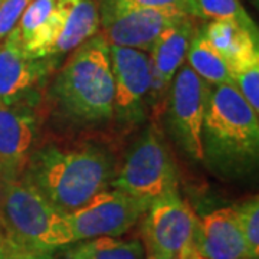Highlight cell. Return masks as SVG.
<instances>
[{
  "label": "cell",
  "instance_id": "1",
  "mask_svg": "<svg viewBox=\"0 0 259 259\" xmlns=\"http://www.w3.org/2000/svg\"><path fill=\"white\" fill-rule=\"evenodd\" d=\"M115 164L101 144L49 143L33 150L22 177L66 214L111 187Z\"/></svg>",
  "mask_w": 259,
  "mask_h": 259
},
{
  "label": "cell",
  "instance_id": "2",
  "mask_svg": "<svg viewBox=\"0 0 259 259\" xmlns=\"http://www.w3.org/2000/svg\"><path fill=\"white\" fill-rule=\"evenodd\" d=\"M202 151V161L218 176L243 177L258 166V112L231 83L210 85Z\"/></svg>",
  "mask_w": 259,
  "mask_h": 259
},
{
  "label": "cell",
  "instance_id": "3",
  "mask_svg": "<svg viewBox=\"0 0 259 259\" xmlns=\"http://www.w3.org/2000/svg\"><path fill=\"white\" fill-rule=\"evenodd\" d=\"M55 110L78 125H98L112 120L114 79L110 45L102 33L74 49L51 85Z\"/></svg>",
  "mask_w": 259,
  "mask_h": 259
},
{
  "label": "cell",
  "instance_id": "4",
  "mask_svg": "<svg viewBox=\"0 0 259 259\" xmlns=\"http://www.w3.org/2000/svg\"><path fill=\"white\" fill-rule=\"evenodd\" d=\"M0 228L19 253H52L74 243L66 214L23 177L0 183Z\"/></svg>",
  "mask_w": 259,
  "mask_h": 259
},
{
  "label": "cell",
  "instance_id": "5",
  "mask_svg": "<svg viewBox=\"0 0 259 259\" xmlns=\"http://www.w3.org/2000/svg\"><path fill=\"white\" fill-rule=\"evenodd\" d=\"M112 189L150 204L179 192V170L163 133L151 122L131 143L112 179Z\"/></svg>",
  "mask_w": 259,
  "mask_h": 259
},
{
  "label": "cell",
  "instance_id": "6",
  "mask_svg": "<svg viewBox=\"0 0 259 259\" xmlns=\"http://www.w3.org/2000/svg\"><path fill=\"white\" fill-rule=\"evenodd\" d=\"M210 85L183 64L170 83L164 102L166 127L179 147L194 161L203 160V128Z\"/></svg>",
  "mask_w": 259,
  "mask_h": 259
},
{
  "label": "cell",
  "instance_id": "7",
  "mask_svg": "<svg viewBox=\"0 0 259 259\" xmlns=\"http://www.w3.org/2000/svg\"><path fill=\"white\" fill-rule=\"evenodd\" d=\"M110 62L114 79L112 120L124 128L137 127L147 118L150 108V56L144 51L110 45Z\"/></svg>",
  "mask_w": 259,
  "mask_h": 259
},
{
  "label": "cell",
  "instance_id": "8",
  "mask_svg": "<svg viewBox=\"0 0 259 259\" xmlns=\"http://www.w3.org/2000/svg\"><path fill=\"white\" fill-rule=\"evenodd\" d=\"M197 216L179 192L166 194L148 204L141 218V236L147 253L176 259L192 243Z\"/></svg>",
  "mask_w": 259,
  "mask_h": 259
},
{
  "label": "cell",
  "instance_id": "9",
  "mask_svg": "<svg viewBox=\"0 0 259 259\" xmlns=\"http://www.w3.org/2000/svg\"><path fill=\"white\" fill-rule=\"evenodd\" d=\"M147 207V203L110 187L95 194L79 209L66 213V221L74 235V242L121 236L141 221Z\"/></svg>",
  "mask_w": 259,
  "mask_h": 259
},
{
  "label": "cell",
  "instance_id": "10",
  "mask_svg": "<svg viewBox=\"0 0 259 259\" xmlns=\"http://www.w3.org/2000/svg\"><path fill=\"white\" fill-rule=\"evenodd\" d=\"M58 66L52 58H30L13 29L0 40V105H32Z\"/></svg>",
  "mask_w": 259,
  "mask_h": 259
},
{
  "label": "cell",
  "instance_id": "11",
  "mask_svg": "<svg viewBox=\"0 0 259 259\" xmlns=\"http://www.w3.org/2000/svg\"><path fill=\"white\" fill-rule=\"evenodd\" d=\"M187 15L177 8L100 10L102 36L110 45L148 52L156 39L168 26Z\"/></svg>",
  "mask_w": 259,
  "mask_h": 259
},
{
  "label": "cell",
  "instance_id": "12",
  "mask_svg": "<svg viewBox=\"0 0 259 259\" xmlns=\"http://www.w3.org/2000/svg\"><path fill=\"white\" fill-rule=\"evenodd\" d=\"M40 128L36 107L0 105V183L22 177Z\"/></svg>",
  "mask_w": 259,
  "mask_h": 259
},
{
  "label": "cell",
  "instance_id": "13",
  "mask_svg": "<svg viewBox=\"0 0 259 259\" xmlns=\"http://www.w3.org/2000/svg\"><path fill=\"white\" fill-rule=\"evenodd\" d=\"M196 29L194 18L186 16L161 32L148 51L151 64L150 110L160 111V108H164L170 83L180 66L185 64Z\"/></svg>",
  "mask_w": 259,
  "mask_h": 259
},
{
  "label": "cell",
  "instance_id": "14",
  "mask_svg": "<svg viewBox=\"0 0 259 259\" xmlns=\"http://www.w3.org/2000/svg\"><path fill=\"white\" fill-rule=\"evenodd\" d=\"M193 246L206 259L250 258L232 207H222L197 219Z\"/></svg>",
  "mask_w": 259,
  "mask_h": 259
},
{
  "label": "cell",
  "instance_id": "15",
  "mask_svg": "<svg viewBox=\"0 0 259 259\" xmlns=\"http://www.w3.org/2000/svg\"><path fill=\"white\" fill-rule=\"evenodd\" d=\"M62 28L58 0H33L15 26L20 44L30 58H48Z\"/></svg>",
  "mask_w": 259,
  "mask_h": 259
},
{
  "label": "cell",
  "instance_id": "16",
  "mask_svg": "<svg viewBox=\"0 0 259 259\" xmlns=\"http://www.w3.org/2000/svg\"><path fill=\"white\" fill-rule=\"evenodd\" d=\"M62 12V28L48 58L59 61L95 36L100 30V6L97 0H58Z\"/></svg>",
  "mask_w": 259,
  "mask_h": 259
},
{
  "label": "cell",
  "instance_id": "17",
  "mask_svg": "<svg viewBox=\"0 0 259 259\" xmlns=\"http://www.w3.org/2000/svg\"><path fill=\"white\" fill-rule=\"evenodd\" d=\"M66 259H146V249L139 239L101 236L78 241L65 246Z\"/></svg>",
  "mask_w": 259,
  "mask_h": 259
},
{
  "label": "cell",
  "instance_id": "18",
  "mask_svg": "<svg viewBox=\"0 0 259 259\" xmlns=\"http://www.w3.org/2000/svg\"><path fill=\"white\" fill-rule=\"evenodd\" d=\"M187 65L199 78L209 85L231 83L232 78L228 62L204 36L202 28L196 29L187 51Z\"/></svg>",
  "mask_w": 259,
  "mask_h": 259
},
{
  "label": "cell",
  "instance_id": "19",
  "mask_svg": "<svg viewBox=\"0 0 259 259\" xmlns=\"http://www.w3.org/2000/svg\"><path fill=\"white\" fill-rule=\"evenodd\" d=\"M204 36L221 55L229 62L245 49L259 45L258 33L252 32L235 20H210L202 26Z\"/></svg>",
  "mask_w": 259,
  "mask_h": 259
},
{
  "label": "cell",
  "instance_id": "20",
  "mask_svg": "<svg viewBox=\"0 0 259 259\" xmlns=\"http://www.w3.org/2000/svg\"><path fill=\"white\" fill-rule=\"evenodd\" d=\"M232 85L259 112V45L245 49L228 62Z\"/></svg>",
  "mask_w": 259,
  "mask_h": 259
},
{
  "label": "cell",
  "instance_id": "21",
  "mask_svg": "<svg viewBox=\"0 0 259 259\" xmlns=\"http://www.w3.org/2000/svg\"><path fill=\"white\" fill-rule=\"evenodd\" d=\"M183 10L190 18L203 20H235L258 33V28L239 0H185Z\"/></svg>",
  "mask_w": 259,
  "mask_h": 259
},
{
  "label": "cell",
  "instance_id": "22",
  "mask_svg": "<svg viewBox=\"0 0 259 259\" xmlns=\"http://www.w3.org/2000/svg\"><path fill=\"white\" fill-rule=\"evenodd\" d=\"M238 219L250 258L259 259V199L252 196L232 206Z\"/></svg>",
  "mask_w": 259,
  "mask_h": 259
},
{
  "label": "cell",
  "instance_id": "23",
  "mask_svg": "<svg viewBox=\"0 0 259 259\" xmlns=\"http://www.w3.org/2000/svg\"><path fill=\"white\" fill-rule=\"evenodd\" d=\"M183 5L185 0H101L98 6L100 10L157 9V8H177L183 10Z\"/></svg>",
  "mask_w": 259,
  "mask_h": 259
},
{
  "label": "cell",
  "instance_id": "24",
  "mask_svg": "<svg viewBox=\"0 0 259 259\" xmlns=\"http://www.w3.org/2000/svg\"><path fill=\"white\" fill-rule=\"evenodd\" d=\"M33 0H2L0 2V40L9 35L18 25L23 12Z\"/></svg>",
  "mask_w": 259,
  "mask_h": 259
},
{
  "label": "cell",
  "instance_id": "25",
  "mask_svg": "<svg viewBox=\"0 0 259 259\" xmlns=\"http://www.w3.org/2000/svg\"><path fill=\"white\" fill-rule=\"evenodd\" d=\"M18 253V250L10 245V242L6 239L5 233L0 228V259H15Z\"/></svg>",
  "mask_w": 259,
  "mask_h": 259
},
{
  "label": "cell",
  "instance_id": "26",
  "mask_svg": "<svg viewBox=\"0 0 259 259\" xmlns=\"http://www.w3.org/2000/svg\"><path fill=\"white\" fill-rule=\"evenodd\" d=\"M176 259H206L203 255H200L197 249L193 246V243L186 245L183 249L180 250V253L177 255Z\"/></svg>",
  "mask_w": 259,
  "mask_h": 259
},
{
  "label": "cell",
  "instance_id": "27",
  "mask_svg": "<svg viewBox=\"0 0 259 259\" xmlns=\"http://www.w3.org/2000/svg\"><path fill=\"white\" fill-rule=\"evenodd\" d=\"M15 259H54L51 253H18Z\"/></svg>",
  "mask_w": 259,
  "mask_h": 259
},
{
  "label": "cell",
  "instance_id": "28",
  "mask_svg": "<svg viewBox=\"0 0 259 259\" xmlns=\"http://www.w3.org/2000/svg\"><path fill=\"white\" fill-rule=\"evenodd\" d=\"M146 259H163V258H158V256H154V255H150V253H147Z\"/></svg>",
  "mask_w": 259,
  "mask_h": 259
},
{
  "label": "cell",
  "instance_id": "29",
  "mask_svg": "<svg viewBox=\"0 0 259 259\" xmlns=\"http://www.w3.org/2000/svg\"><path fill=\"white\" fill-rule=\"evenodd\" d=\"M245 259H256V258H245Z\"/></svg>",
  "mask_w": 259,
  "mask_h": 259
},
{
  "label": "cell",
  "instance_id": "30",
  "mask_svg": "<svg viewBox=\"0 0 259 259\" xmlns=\"http://www.w3.org/2000/svg\"><path fill=\"white\" fill-rule=\"evenodd\" d=\"M0 2H2V0H0Z\"/></svg>",
  "mask_w": 259,
  "mask_h": 259
}]
</instances>
